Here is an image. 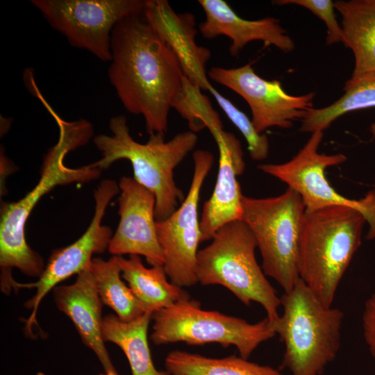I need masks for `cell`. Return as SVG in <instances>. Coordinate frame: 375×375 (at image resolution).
<instances>
[{
  "mask_svg": "<svg viewBox=\"0 0 375 375\" xmlns=\"http://www.w3.org/2000/svg\"><path fill=\"white\" fill-rule=\"evenodd\" d=\"M183 77L176 56L142 14L116 24L108 78L126 110L143 116L149 135L167 131L172 102Z\"/></svg>",
  "mask_w": 375,
  "mask_h": 375,
  "instance_id": "1",
  "label": "cell"
},
{
  "mask_svg": "<svg viewBox=\"0 0 375 375\" xmlns=\"http://www.w3.org/2000/svg\"><path fill=\"white\" fill-rule=\"evenodd\" d=\"M59 128L57 143L46 154L41 176L36 185L22 199L1 205L0 266L2 274H11L15 267L31 277H40L45 266L42 257L28 244L25 235L26 221L34 207L57 185L85 183L99 177L101 170L90 164L78 168L67 167V154L87 144L93 135L92 124L85 119L67 122L42 100Z\"/></svg>",
  "mask_w": 375,
  "mask_h": 375,
  "instance_id": "2",
  "label": "cell"
},
{
  "mask_svg": "<svg viewBox=\"0 0 375 375\" xmlns=\"http://www.w3.org/2000/svg\"><path fill=\"white\" fill-rule=\"evenodd\" d=\"M109 128L111 135L100 134L93 140L101 154L94 165L102 170L118 160H129L135 180L156 197V221L167 219L184 198L174 182V169L193 150L197 135L188 131L165 141V134L156 133L151 135L145 144H141L131 135L123 115L112 117Z\"/></svg>",
  "mask_w": 375,
  "mask_h": 375,
  "instance_id": "3",
  "label": "cell"
},
{
  "mask_svg": "<svg viewBox=\"0 0 375 375\" xmlns=\"http://www.w3.org/2000/svg\"><path fill=\"white\" fill-rule=\"evenodd\" d=\"M365 223L363 215L351 207L306 210L299 242L298 274L327 306H333L339 284L361 244Z\"/></svg>",
  "mask_w": 375,
  "mask_h": 375,
  "instance_id": "4",
  "label": "cell"
},
{
  "mask_svg": "<svg viewBox=\"0 0 375 375\" xmlns=\"http://www.w3.org/2000/svg\"><path fill=\"white\" fill-rule=\"evenodd\" d=\"M280 300L283 314L273 327L285 345L282 367L321 375L339 351L343 312L324 305L300 278Z\"/></svg>",
  "mask_w": 375,
  "mask_h": 375,
  "instance_id": "5",
  "label": "cell"
},
{
  "mask_svg": "<svg viewBox=\"0 0 375 375\" xmlns=\"http://www.w3.org/2000/svg\"><path fill=\"white\" fill-rule=\"evenodd\" d=\"M256 248L253 233L242 219L224 225L197 253V283L222 285L245 306L260 304L273 325L280 316L281 300L257 262Z\"/></svg>",
  "mask_w": 375,
  "mask_h": 375,
  "instance_id": "6",
  "label": "cell"
},
{
  "mask_svg": "<svg viewBox=\"0 0 375 375\" xmlns=\"http://www.w3.org/2000/svg\"><path fill=\"white\" fill-rule=\"evenodd\" d=\"M151 319L150 338L156 345L178 342L191 345L218 343L224 347L234 345L244 359L276 335L267 317L250 324L218 311L203 310L199 302L189 295L154 312Z\"/></svg>",
  "mask_w": 375,
  "mask_h": 375,
  "instance_id": "7",
  "label": "cell"
},
{
  "mask_svg": "<svg viewBox=\"0 0 375 375\" xmlns=\"http://www.w3.org/2000/svg\"><path fill=\"white\" fill-rule=\"evenodd\" d=\"M242 220L253 233L262 257L265 274L284 292L299 279V242L306 207L298 192L290 188L267 198L242 196Z\"/></svg>",
  "mask_w": 375,
  "mask_h": 375,
  "instance_id": "8",
  "label": "cell"
},
{
  "mask_svg": "<svg viewBox=\"0 0 375 375\" xmlns=\"http://www.w3.org/2000/svg\"><path fill=\"white\" fill-rule=\"evenodd\" d=\"M69 43L111 60V34L123 19L142 14L146 0H31Z\"/></svg>",
  "mask_w": 375,
  "mask_h": 375,
  "instance_id": "9",
  "label": "cell"
},
{
  "mask_svg": "<svg viewBox=\"0 0 375 375\" xmlns=\"http://www.w3.org/2000/svg\"><path fill=\"white\" fill-rule=\"evenodd\" d=\"M324 137L322 131L311 133L300 151L289 161L281 164H262V172L286 183L301 196L306 210L331 206H342L360 211L369 225L368 240L375 238V188L360 199H351L340 195L329 184L324 171L344 162L342 153L327 155L319 152Z\"/></svg>",
  "mask_w": 375,
  "mask_h": 375,
  "instance_id": "10",
  "label": "cell"
},
{
  "mask_svg": "<svg viewBox=\"0 0 375 375\" xmlns=\"http://www.w3.org/2000/svg\"><path fill=\"white\" fill-rule=\"evenodd\" d=\"M194 173L187 197L167 219L156 221V230L164 256V269L172 283L183 288L197 283L198 247L201 243L198 205L202 185L214 157L206 150L193 153Z\"/></svg>",
  "mask_w": 375,
  "mask_h": 375,
  "instance_id": "11",
  "label": "cell"
},
{
  "mask_svg": "<svg viewBox=\"0 0 375 375\" xmlns=\"http://www.w3.org/2000/svg\"><path fill=\"white\" fill-rule=\"evenodd\" d=\"M119 192L116 181H102L94 192L95 209L92 219L85 233L69 246L53 250L47 265L34 283L15 282L14 288H35V293L24 306L31 310L26 321V333L32 335V326L37 324L36 315L44 297L58 284L70 276L90 267L92 256L108 249L112 237L111 228L101 224L107 206L111 199Z\"/></svg>",
  "mask_w": 375,
  "mask_h": 375,
  "instance_id": "12",
  "label": "cell"
},
{
  "mask_svg": "<svg viewBox=\"0 0 375 375\" xmlns=\"http://www.w3.org/2000/svg\"><path fill=\"white\" fill-rule=\"evenodd\" d=\"M208 76L246 101L251 112L252 124L259 133L271 127L290 128L293 122L302 121L313 108L315 92L291 95L279 81L259 76L250 63L230 69L212 67Z\"/></svg>",
  "mask_w": 375,
  "mask_h": 375,
  "instance_id": "13",
  "label": "cell"
},
{
  "mask_svg": "<svg viewBox=\"0 0 375 375\" xmlns=\"http://www.w3.org/2000/svg\"><path fill=\"white\" fill-rule=\"evenodd\" d=\"M118 185L120 218L108 251L117 256H143L151 267L163 266L156 230L155 196L134 178L123 176Z\"/></svg>",
  "mask_w": 375,
  "mask_h": 375,
  "instance_id": "14",
  "label": "cell"
},
{
  "mask_svg": "<svg viewBox=\"0 0 375 375\" xmlns=\"http://www.w3.org/2000/svg\"><path fill=\"white\" fill-rule=\"evenodd\" d=\"M219 150L216 184L211 197L204 203L200 219L201 242L212 240L224 225L242 219L243 194L237 176L245 169L241 143L224 129L212 133Z\"/></svg>",
  "mask_w": 375,
  "mask_h": 375,
  "instance_id": "15",
  "label": "cell"
},
{
  "mask_svg": "<svg viewBox=\"0 0 375 375\" xmlns=\"http://www.w3.org/2000/svg\"><path fill=\"white\" fill-rule=\"evenodd\" d=\"M142 15L176 56L184 76L201 90L209 91L213 86L206 64L211 52L196 42L194 15L176 12L167 0H146Z\"/></svg>",
  "mask_w": 375,
  "mask_h": 375,
  "instance_id": "16",
  "label": "cell"
},
{
  "mask_svg": "<svg viewBox=\"0 0 375 375\" xmlns=\"http://www.w3.org/2000/svg\"><path fill=\"white\" fill-rule=\"evenodd\" d=\"M198 3L206 15L205 21L199 25L202 36L206 39L228 37L231 41L229 53L233 56H238L248 43L256 40L263 42L265 47L273 45L285 53L295 47L276 18H242L223 0H199Z\"/></svg>",
  "mask_w": 375,
  "mask_h": 375,
  "instance_id": "17",
  "label": "cell"
},
{
  "mask_svg": "<svg viewBox=\"0 0 375 375\" xmlns=\"http://www.w3.org/2000/svg\"><path fill=\"white\" fill-rule=\"evenodd\" d=\"M58 309L73 322L83 343L98 358L105 372H115L102 338V301L90 267L77 274L70 285L53 290Z\"/></svg>",
  "mask_w": 375,
  "mask_h": 375,
  "instance_id": "18",
  "label": "cell"
},
{
  "mask_svg": "<svg viewBox=\"0 0 375 375\" xmlns=\"http://www.w3.org/2000/svg\"><path fill=\"white\" fill-rule=\"evenodd\" d=\"M334 3L342 17L343 44L354 56L350 78L375 74V0H338Z\"/></svg>",
  "mask_w": 375,
  "mask_h": 375,
  "instance_id": "19",
  "label": "cell"
},
{
  "mask_svg": "<svg viewBox=\"0 0 375 375\" xmlns=\"http://www.w3.org/2000/svg\"><path fill=\"white\" fill-rule=\"evenodd\" d=\"M122 277L140 301L145 312L166 308L188 294L182 288L167 281L163 266L147 268L138 255L128 258L117 256Z\"/></svg>",
  "mask_w": 375,
  "mask_h": 375,
  "instance_id": "20",
  "label": "cell"
},
{
  "mask_svg": "<svg viewBox=\"0 0 375 375\" xmlns=\"http://www.w3.org/2000/svg\"><path fill=\"white\" fill-rule=\"evenodd\" d=\"M151 317L152 313L144 312L129 322L112 314L103 317L101 333L104 342H112L123 351L132 375H170L166 370H158L151 358L147 338Z\"/></svg>",
  "mask_w": 375,
  "mask_h": 375,
  "instance_id": "21",
  "label": "cell"
},
{
  "mask_svg": "<svg viewBox=\"0 0 375 375\" xmlns=\"http://www.w3.org/2000/svg\"><path fill=\"white\" fill-rule=\"evenodd\" d=\"M165 366L170 375H282L270 366L240 356L213 358L178 350L169 353Z\"/></svg>",
  "mask_w": 375,
  "mask_h": 375,
  "instance_id": "22",
  "label": "cell"
},
{
  "mask_svg": "<svg viewBox=\"0 0 375 375\" xmlns=\"http://www.w3.org/2000/svg\"><path fill=\"white\" fill-rule=\"evenodd\" d=\"M344 94L328 106L312 108L301 121L300 131L323 132L347 112L375 108V74L349 78L344 83Z\"/></svg>",
  "mask_w": 375,
  "mask_h": 375,
  "instance_id": "23",
  "label": "cell"
},
{
  "mask_svg": "<svg viewBox=\"0 0 375 375\" xmlns=\"http://www.w3.org/2000/svg\"><path fill=\"white\" fill-rule=\"evenodd\" d=\"M90 270L102 303L110 307L120 319L132 321L145 312L140 301L122 281L117 256L108 260L93 258Z\"/></svg>",
  "mask_w": 375,
  "mask_h": 375,
  "instance_id": "24",
  "label": "cell"
},
{
  "mask_svg": "<svg viewBox=\"0 0 375 375\" xmlns=\"http://www.w3.org/2000/svg\"><path fill=\"white\" fill-rule=\"evenodd\" d=\"M171 107L188 122L190 131L194 133L203 128H208L211 134L223 129L220 116L208 97L185 76Z\"/></svg>",
  "mask_w": 375,
  "mask_h": 375,
  "instance_id": "25",
  "label": "cell"
},
{
  "mask_svg": "<svg viewBox=\"0 0 375 375\" xmlns=\"http://www.w3.org/2000/svg\"><path fill=\"white\" fill-rule=\"evenodd\" d=\"M209 92L216 99L217 104L228 119L239 129L244 137L250 156L252 160H265L269 154V140L267 136L259 133L255 129L251 119L240 110L231 101L221 94L214 87Z\"/></svg>",
  "mask_w": 375,
  "mask_h": 375,
  "instance_id": "26",
  "label": "cell"
},
{
  "mask_svg": "<svg viewBox=\"0 0 375 375\" xmlns=\"http://www.w3.org/2000/svg\"><path fill=\"white\" fill-rule=\"evenodd\" d=\"M273 3L280 6L297 5L309 10L324 22L327 28L326 44L343 43L342 28L336 19L335 3L331 0H277L274 1Z\"/></svg>",
  "mask_w": 375,
  "mask_h": 375,
  "instance_id": "27",
  "label": "cell"
},
{
  "mask_svg": "<svg viewBox=\"0 0 375 375\" xmlns=\"http://www.w3.org/2000/svg\"><path fill=\"white\" fill-rule=\"evenodd\" d=\"M362 328L364 339L375 361V292L365 302L362 314Z\"/></svg>",
  "mask_w": 375,
  "mask_h": 375,
  "instance_id": "28",
  "label": "cell"
},
{
  "mask_svg": "<svg viewBox=\"0 0 375 375\" xmlns=\"http://www.w3.org/2000/svg\"><path fill=\"white\" fill-rule=\"evenodd\" d=\"M99 375H118L117 372H105L104 374H101Z\"/></svg>",
  "mask_w": 375,
  "mask_h": 375,
  "instance_id": "29",
  "label": "cell"
},
{
  "mask_svg": "<svg viewBox=\"0 0 375 375\" xmlns=\"http://www.w3.org/2000/svg\"><path fill=\"white\" fill-rule=\"evenodd\" d=\"M36 375H46V374L42 372H38Z\"/></svg>",
  "mask_w": 375,
  "mask_h": 375,
  "instance_id": "30",
  "label": "cell"
}]
</instances>
